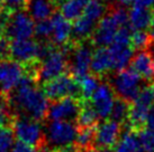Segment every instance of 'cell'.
Here are the masks:
<instances>
[{
  "mask_svg": "<svg viewBox=\"0 0 154 152\" xmlns=\"http://www.w3.org/2000/svg\"><path fill=\"white\" fill-rule=\"evenodd\" d=\"M150 34L154 38V7L152 9V21H151V26H150Z\"/></svg>",
  "mask_w": 154,
  "mask_h": 152,
  "instance_id": "obj_38",
  "label": "cell"
},
{
  "mask_svg": "<svg viewBox=\"0 0 154 152\" xmlns=\"http://www.w3.org/2000/svg\"><path fill=\"white\" fill-rule=\"evenodd\" d=\"M154 38L152 35L146 31V30H137V31H133L132 38H131V46L135 51H147L151 44L153 42Z\"/></svg>",
  "mask_w": 154,
  "mask_h": 152,
  "instance_id": "obj_26",
  "label": "cell"
},
{
  "mask_svg": "<svg viewBox=\"0 0 154 152\" xmlns=\"http://www.w3.org/2000/svg\"><path fill=\"white\" fill-rule=\"evenodd\" d=\"M91 0H63L61 4V13L69 21H77L86 11Z\"/></svg>",
  "mask_w": 154,
  "mask_h": 152,
  "instance_id": "obj_20",
  "label": "cell"
},
{
  "mask_svg": "<svg viewBox=\"0 0 154 152\" xmlns=\"http://www.w3.org/2000/svg\"><path fill=\"white\" fill-rule=\"evenodd\" d=\"M100 1H101V0H100Z\"/></svg>",
  "mask_w": 154,
  "mask_h": 152,
  "instance_id": "obj_42",
  "label": "cell"
},
{
  "mask_svg": "<svg viewBox=\"0 0 154 152\" xmlns=\"http://www.w3.org/2000/svg\"><path fill=\"white\" fill-rule=\"evenodd\" d=\"M38 47L39 42L33 39L11 40L9 42V57L22 65L39 62Z\"/></svg>",
  "mask_w": 154,
  "mask_h": 152,
  "instance_id": "obj_12",
  "label": "cell"
},
{
  "mask_svg": "<svg viewBox=\"0 0 154 152\" xmlns=\"http://www.w3.org/2000/svg\"><path fill=\"white\" fill-rule=\"evenodd\" d=\"M11 129L18 141L34 148H42L45 144V132L38 121L18 115L14 118Z\"/></svg>",
  "mask_w": 154,
  "mask_h": 152,
  "instance_id": "obj_3",
  "label": "cell"
},
{
  "mask_svg": "<svg viewBox=\"0 0 154 152\" xmlns=\"http://www.w3.org/2000/svg\"><path fill=\"white\" fill-rule=\"evenodd\" d=\"M38 152H55V150L48 148L47 145H44V147H42V148L38 149Z\"/></svg>",
  "mask_w": 154,
  "mask_h": 152,
  "instance_id": "obj_40",
  "label": "cell"
},
{
  "mask_svg": "<svg viewBox=\"0 0 154 152\" xmlns=\"http://www.w3.org/2000/svg\"><path fill=\"white\" fill-rule=\"evenodd\" d=\"M53 21V42L60 46H66L72 35L73 25L63 17L62 13H55L52 17Z\"/></svg>",
  "mask_w": 154,
  "mask_h": 152,
  "instance_id": "obj_17",
  "label": "cell"
},
{
  "mask_svg": "<svg viewBox=\"0 0 154 152\" xmlns=\"http://www.w3.org/2000/svg\"><path fill=\"white\" fill-rule=\"evenodd\" d=\"M26 6V0H2L1 8L8 10L10 13L20 11V9Z\"/></svg>",
  "mask_w": 154,
  "mask_h": 152,
  "instance_id": "obj_34",
  "label": "cell"
},
{
  "mask_svg": "<svg viewBox=\"0 0 154 152\" xmlns=\"http://www.w3.org/2000/svg\"><path fill=\"white\" fill-rule=\"evenodd\" d=\"M108 49L110 53L112 69L117 71L118 73L127 69V66L132 64V60L134 58V49L132 46L123 47L112 44Z\"/></svg>",
  "mask_w": 154,
  "mask_h": 152,
  "instance_id": "obj_18",
  "label": "cell"
},
{
  "mask_svg": "<svg viewBox=\"0 0 154 152\" xmlns=\"http://www.w3.org/2000/svg\"><path fill=\"white\" fill-rule=\"evenodd\" d=\"M11 127H0V152H11L15 141Z\"/></svg>",
  "mask_w": 154,
  "mask_h": 152,
  "instance_id": "obj_30",
  "label": "cell"
},
{
  "mask_svg": "<svg viewBox=\"0 0 154 152\" xmlns=\"http://www.w3.org/2000/svg\"><path fill=\"white\" fill-rule=\"evenodd\" d=\"M15 115L10 113L8 100L0 97V127H8L13 123Z\"/></svg>",
  "mask_w": 154,
  "mask_h": 152,
  "instance_id": "obj_33",
  "label": "cell"
},
{
  "mask_svg": "<svg viewBox=\"0 0 154 152\" xmlns=\"http://www.w3.org/2000/svg\"><path fill=\"white\" fill-rule=\"evenodd\" d=\"M106 13V6L100 0H91V2L88 4L83 16L89 18L90 20L94 21L96 24L100 22L103 18V15Z\"/></svg>",
  "mask_w": 154,
  "mask_h": 152,
  "instance_id": "obj_28",
  "label": "cell"
},
{
  "mask_svg": "<svg viewBox=\"0 0 154 152\" xmlns=\"http://www.w3.org/2000/svg\"><path fill=\"white\" fill-rule=\"evenodd\" d=\"M134 103L147 110H152L154 107V84L150 83L149 85L144 86Z\"/></svg>",
  "mask_w": 154,
  "mask_h": 152,
  "instance_id": "obj_29",
  "label": "cell"
},
{
  "mask_svg": "<svg viewBox=\"0 0 154 152\" xmlns=\"http://www.w3.org/2000/svg\"><path fill=\"white\" fill-rule=\"evenodd\" d=\"M119 4H122L123 6H129V4H134L136 0H117Z\"/></svg>",
  "mask_w": 154,
  "mask_h": 152,
  "instance_id": "obj_39",
  "label": "cell"
},
{
  "mask_svg": "<svg viewBox=\"0 0 154 152\" xmlns=\"http://www.w3.org/2000/svg\"><path fill=\"white\" fill-rule=\"evenodd\" d=\"M79 130L73 122L51 121L45 127V144L53 150L72 147L77 141Z\"/></svg>",
  "mask_w": 154,
  "mask_h": 152,
  "instance_id": "obj_2",
  "label": "cell"
},
{
  "mask_svg": "<svg viewBox=\"0 0 154 152\" xmlns=\"http://www.w3.org/2000/svg\"><path fill=\"white\" fill-rule=\"evenodd\" d=\"M11 152H38V150L32 145H28L26 143H23L20 141H17L14 145Z\"/></svg>",
  "mask_w": 154,
  "mask_h": 152,
  "instance_id": "obj_35",
  "label": "cell"
},
{
  "mask_svg": "<svg viewBox=\"0 0 154 152\" xmlns=\"http://www.w3.org/2000/svg\"><path fill=\"white\" fill-rule=\"evenodd\" d=\"M79 82H80V86H81L82 100L83 101H89L94 94V92L100 86L98 76L94 75V74H88Z\"/></svg>",
  "mask_w": 154,
  "mask_h": 152,
  "instance_id": "obj_27",
  "label": "cell"
},
{
  "mask_svg": "<svg viewBox=\"0 0 154 152\" xmlns=\"http://www.w3.org/2000/svg\"><path fill=\"white\" fill-rule=\"evenodd\" d=\"M25 75L20 63L11 58L0 60V92L4 95L13 93Z\"/></svg>",
  "mask_w": 154,
  "mask_h": 152,
  "instance_id": "obj_9",
  "label": "cell"
},
{
  "mask_svg": "<svg viewBox=\"0 0 154 152\" xmlns=\"http://www.w3.org/2000/svg\"><path fill=\"white\" fill-rule=\"evenodd\" d=\"M129 112H131V105L128 102L117 97L114 103L112 111H111L110 120L119 123V124H123L124 122L128 121Z\"/></svg>",
  "mask_w": 154,
  "mask_h": 152,
  "instance_id": "obj_25",
  "label": "cell"
},
{
  "mask_svg": "<svg viewBox=\"0 0 154 152\" xmlns=\"http://www.w3.org/2000/svg\"><path fill=\"white\" fill-rule=\"evenodd\" d=\"M25 8L33 20H46L56 13V0H26Z\"/></svg>",
  "mask_w": 154,
  "mask_h": 152,
  "instance_id": "obj_15",
  "label": "cell"
},
{
  "mask_svg": "<svg viewBox=\"0 0 154 152\" xmlns=\"http://www.w3.org/2000/svg\"><path fill=\"white\" fill-rule=\"evenodd\" d=\"M112 87L118 98L134 103L143 89V78L133 68H127L117 73L112 80Z\"/></svg>",
  "mask_w": 154,
  "mask_h": 152,
  "instance_id": "obj_6",
  "label": "cell"
},
{
  "mask_svg": "<svg viewBox=\"0 0 154 152\" xmlns=\"http://www.w3.org/2000/svg\"><path fill=\"white\" fill-rule=\"evenodd\" d=\"M2 7V0H0V8Z\"/></svg>",
  "mask_w": 154,
  "mask_h": 152,
  "instance_id": "obj_41",
  "label": "cell"
},
{
  "mask_svg": "<svg viewBox=\"0 0 154 152\" xmlns=\"http://www.w3.org/2000/svg\"><path fill=\"white\" fill-rule=\"evenodd\" d=\"M137 136L144 152H154V130L150 127H144L137 131Z\"/></svg>",
  "mask_w": 154,
  "mask_h": 152,
  "instance_id": "obj_31",
  "label": "cell"
},
{
  "mask_svg": "<svg viewBox=\"0 0 154 152\" xmlns=\"http://www.w3.org/2000/svg\"><path fill=\"white\" fill-rule=\"evenodd\" d=\"M131 66L143 80L147 82L154 80V57L149 51L136 53Z\"/></svg>",
  "mask_w": 154,
  "mask_h": 152,
  "instance_id": "obj_16",
  "label": "cell"
},
{
  "mask_svg": "<svg viewBox=\"0 0 154 152\" xmlns=\"http://www.w3.org/2000/svg\"><path fill=\"white\" fill-rule=\"evenodd\" d=\"M43 91L47 98L52 101H60L63 98L82 97L80 82L71 74H63L60 77L43 85Z\"/></svg>",
  "mask_w": 154,
  "mask_h": 152,
  "instance_id": "obj_5",
  "label": "cell"
},
{
  "mask_svg": "<svg viewBox=\"0 0 154 152\" xmlns=\"http://www.w3.org/2000/svg\"><path fill=\"white\" fill-rule=\"evenodd\" d=\"M99 120L98 114L96 113L94 109L91 106L89 101H83L82 107L78 118V127L79 129H86V127H94Z\"/></svg>",
  "mask_w": 154,
  "mask_h": 152,
  "instance_id": "obj_23",
  "label": "cell"
},
{
  "mask_svg": "<svg viewBox=\"0 0 154 152\" xmlns=\"http://www.w3.org/2000/svg\"><path fill=\"white\" fill-rule=\"evenodd\" d=\"M134 7L150 9L151 7H154V0H136L134 4Z\"/></svg>",
  "mask_w": 154,
  "mask_h": 152,
  "instance_id": "obj_36",
  "label": "cell"
},
{
  "mask_svg": "<svg viewBox=\"0 0 154 152\" xmlns=\"http://www.w3.org/2000/svg\"><path fill=\"white\" fill-rule=\"evenodd\" d=\"M119 28L120 26L117 24V21L112 18L110 13H108L100 20L94 33L91 36V44L94 46H98V48H107V46H111Z\"/></svg>",
  "mask_w": 154,
  "mask_h": 152,
  "instance_id": "obj_13",
  "label": "cell"
},
{
  "mask_svg": "<svg viewBox=\"0 0 154 152\" xmlns=\"http://www.w3.org/2000/svg\"><path fill=\"white\" fill-rule=\"evenodd\" d=\"M68 51L69 45L63 48L61 47V49L55 48L46 58L42 60V63L39 64L36 80L45 85L48 82L63 75L69 68Z\"/></svg>",
  "mask_w": 154,
  "mask_h": 152,
  "instance_id": "obj_4",
  "label": "cell"
},
{
  "mask_svg": "<svg viewBox=\"0 0 154 152\" xmlns=\"http://www.w3.org/2000/svg\"><path fill=\"white\" fill-rule=\"evenodd\" d=\"M35 35L41 39H47L53 36V21L51 19L37 21L35 25Z\"/></svg>",
  "mask_w": 154,
  "mask_h": 152,
  "instance_id": "obj_32",
  "label": "cell"
},
{
  "mask_svg": "<svg viewBox=\"0 0 154 152\" xmlns=\"http://www.w3.org/2000/svg\"><path fill=\"white\" fill-rule=\"evenodd\" d=\"M122 124L112 120L105 121L96 127L94 149L101 152H112L120 139Z\"/></svg>",
  "mask_w": 154,
  "mask_h": 152,
  "instance_id": "obj_10",
  "label": "cell"
},
{
  "mask_svg": "<svg viewBox=\"0 0 154 152\" xmlns=\"http://www.w3.org/2000/svg\"><path fill=\"white\" fill-rule=\"evenodd\" d=\"M11 105L23 116L42 121L47 116L50 104L48 98L43 89L35 86V78L29 75H24L16 89L11 93Z\"/></svg>",
  "mask_w": 154,
  "mask_h": 152,
  "instance_id": "obj_1",
  "label": "cell"
},
{
  "mask_svg": "<svg viewBox=\"0 0 154 152\" xmlns=\"http://www.w3.org/2000/svg\"><path fill=\"white\" fill-rule=\"evenodd\" d=\"M112 69V64H111L110 53L108 48L105 47H99L94 49L92 60H91V72L96 76L103 75L107 72Z\"/></svg>",
  "mask_w": 154,
  "mask_h": 152,
  "instance_id": "obj_19",
  "label": "cell"
},
{
  "mask_svg": "<svg viewBox=\"0 0 154 152\" xmlns=\"http://www.w3.org/2000/svg\"><path fill=\"white\" fill-rule=\"evenodd\" d=\"M146 125H147V127H150V129H153L154 130V107L150 111V114H149V118H147Z\"/></svg>",
  "mask_w": 154,
  "mask_h": 152,
  "instance_id": "obj_37",
  "label": "cell"
},
{
  "mask_svg": "<svg viewBox=\"0 0 154 152\" xmlns=\"http://www.w3.org/2000/svg\"><path fill=\"white\" fill-rule=\"evenodd\" d=\"M83 100L79 98H63L53 102L50 105L47 118L51 121H65L72 122L77 121L81 111Z\"/></svg>",
  "mask_w": 154,
  "mask_h": 152,
  "instance_id": "obj_11",
  "label": "cell"
},
{
  "mask_svg": "<svg viewBox=\"0 0 154 152\" xmlns=\"http://www.w3.org/2000/svg\"><path fill=\"white\" fill-rule=\"evenodd\" d=\"M152 21V10L133 7L129 11V27L133 31L146 30L150 28Z\"/></svg>",
  "mask_w": 154,
  "mask_h": 152,
  "instance_id": "obj_21",
  "label": "cell"
},
{
  "mask_svg": "<svg viewBox=\"0 0 154 152\" xmlns=\"http://www.w3.org/2000/svg\"><path fill=\"white\" fill-rule=\"evenodd\" d=\"M96 127L80 129L75 141V147L80 152H89L94 149Z\"/></svg>",
  "mask_w": 154,
  "mask_h": 152,
  "instance_id": "obj_24",
  "label": "cell"
},
{
  "mask_svg": "<svg viewBox=\"0 0 154 152\" xmlns=\"http://www.w3.org/2000/svg\"><path fill=\"white\" fill-rule=\"evenodd\" d=\"M112 152H144L140 143L137 133L133 130L122 134Z\"/></svg>",
  "mask_w": 154,
  "mask_h": 152,
  "instance_id": "obj_22",
  "label": "cell"
},
{
  "mask_svg": "<svg viewBox=\"0 0 154 152\" xmlns=\"http://www.w3.org/2000/svg\"><path fill=\"white\" fill-rule=\"evenodd\" d=\"M89 102L91 106L94 109L96 113L98 114L99 118H110L111 111H112L114 103H115L114 89L107 83L100 84V86L94 92Z\"/></svg>",
  "mask_w": 154,
  "mask_h": 152,
  "instance_id": "obj_14",
  "label": "cell"
},
{
  "mask_svg": "<svg viewBox=\"0 0 154 152\" xmlns=\"http://www.w3.org/2000/svg\"><path fill=\"white\" fill-rule=\"evenodd\" d=\"M1 34L7 40L32 39L35 34V24L29 15L25 11H16L10 15Z\"/></svg>",
  "mask_w": 154,
  "mask_h": 152,
  "instance_id": "obj_7",
  "label": "cell"
},
{
  "mask_svg": "<svg viewBox=\"0 0 154 152\" xmlns=\"http://www.w3.org/2000/svg\"><path fill=\"white\" fill-rule=\"evenodd\" d=\"M92 44H73L71 62L69 64V68L71 71V75H73L78 80L83 78L91 71V60L94 55Z\"/></svg>",
  "mask_w": 154,
  "mask_h": 152,
  "instance_id": "obj_8",
  "label": "cell"
}]
</instances>
